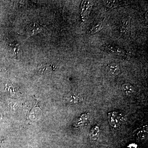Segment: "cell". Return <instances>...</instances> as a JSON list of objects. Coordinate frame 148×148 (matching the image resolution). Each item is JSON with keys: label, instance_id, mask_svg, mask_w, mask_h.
Segmentation results:
<instances>
[{"label": "cell", "instance_id": "1", "mask_svg": "<svg viewBox=\"0 0 148 148\" xmlns=\"http://www.w3.org/2000/svg\"><path fill=\"white\" fill-rule=\"evenodd\" d=\"M108 117L110 124L114 127H119L123 122V117L115 112H110Z\"/></svg>", "mask_w": 148, "mask_h": 148}, {"label": "cell", "instance_id": "2", "mask_svg": "<svg viewBox=\"0 0 148 148\" xmlns=\"http://www.w3.org/2000/svg\"><path fill=\"white\" fill-rule=\"evenodd\" d=\"M66 101L73 104H79L83 101V97L78 92H72L68 93L66 97Z\"/></svg>", "mask_w": 148, "mask_h": 148}, {"label": "cell", "instance_id": "3", "mask_svg": "<svg viewBox=\"0 0 148 148\" xmlns=\"http://www.w3.org/2000/svg\"><path fill=\"white\" fill-rule=\"evenodd\" d=\"M107 75L110 77L116 76L120 72V68L118 64L111 63L107 65L106 68Z\"/></svg>", "mask_w": 148, "mask_h": 148}, {"label": "cell", "instance_id": "4", "mask_svg": "<svg viewBox=\"0 0 148 148\" xmlns=\"http://www.w3.org/2000/svg\"><path fill=\"white\" fill-rule=\"evenodd\" d=\"M130 18H125L122 21L120 31L123 37L127 38L129 36L130 31Z\"/></svg>", "mask_w": 148, "mask_h": 148}, {"label": "cell", "instance_id": "5", "mask_svg": "<svg viewBox=\"0 0 148 148\" xmlns=\"http://www.w3.org/2000/svg\"><path fill=\"white\" fill-rule=\"evenodd\" d=\"M43 27L44 26L42 24L36 22H33L29 25L28 31L30 35H35L40 32L42 30Z\"/></svg>", "mask_w": 148, "mask_h": 148}, {"label": "cell", "instance_id": "6", "mask_svg": "<svg viewBox=\"0 0 148 148\" xmlns=\"http://www.w3.org/2000/svg\"><path fill=\"white\" fill-rule=\"evenodd\" d=\"M121 90L125 95H130L134 92V88L129 84H124L121 86Z\"/></svg>", "mask_w": 148, "mask_h": 148}, {"label": "cell", "instance_id": "7", "mask_svg": "<svg viewBox=\"0 0 148 148\" xmlns=\"http://www.w3.org/2000/svg\"><path fill=\"white\" fill-rule=\"evenodd\" d=\"M100 130L98 126H94L90 130L89 136L92 140H97L99 138Z\"/></svg>", "mask_w": 148, "mask_h": 148}, {"label": "cell", "instance_id": "8", "mask_svg": "<svg viewBox=\"0 0 148 148\" xmlns=\"http://www.w3.org/2000/svg\"><path fill=\"white\" fill-rule=\"evenodd\" d=\"M107 49L111 53L119 55H124L125 52L119 48L113 46L109 45L107 46Z\"/></svg>", "mask_w": 148, "mask_h": 148}, {"label": "cell", "instance_id": "9", "mask_svg": "<svg viewBox=\"0 0 148 148\" xmlns=\"http://www.w3.org/2000/svg\"><path fill=\"white\" fill-rule=\"evenodd\" d=\"M82 5V14L83 15V17L85 18L90 12L91 7V3L87 1H84Z\"/></svg>", "mask_w": 148, "mask_h": 148}, {"label": "cell", "instance_id": "10", "mask_svg": "<svg viewBox=\"0 0 148 148\" xmlns=\"http://www.w3.org/2000/svg\"><path fill=\"white\" fill-rule=\"evenodd\" d=\"M53 67L54 66H52L50 64H42L38 67V71L40 74L48 73V72L54 70Z\"/></svg>", "mask_w": 148, "mask_h": 148}, {"label": "cell", "instance_id": "11", "mask_svg": "<svg viewBox=\"0 0 148 148\" xmlns=\"http://www.w3.org/2000/svg\"><path fill=\"white\" fill-rule=\"evenodd\" d=\"M10 51L12 54L15 56L16 58H17V54L18 51L20 50V45L19 44L16 43L10 44L9 45Z\"/></svg>", "mask_w": 148, "mask_h": 148}, {"label": "cell", "instance_id": "12", "mask_svg": "<svg viewBox=\"0 0 148 148\" xmlns=\"http://www.w3.org/2000/svg\"><path fill=\"white\" fill-rule=\"evenodd\" d=\"M103 24L102 23H98V24L95 25L94 27H92V29H90V31H89V34H95V33L99 32L103 29Z\"/></svg>", "mask_w": 148, "mask_h": 148}, {"label": "cell", "instance_id": "13", "mask_svg": "<svg viewBox=\"0 0 148 148\" xmlns=\"http://www.w3.org/2000/svg\"><path fill=\"white\" fill-rule=\"evenodd\" d=\"M118 2L116 1H107L106 2V9H110L117 6Z\"/></svg>", "mask_w": 148, "mask_h": 148}]
</instances>
